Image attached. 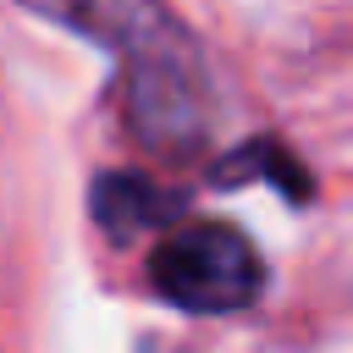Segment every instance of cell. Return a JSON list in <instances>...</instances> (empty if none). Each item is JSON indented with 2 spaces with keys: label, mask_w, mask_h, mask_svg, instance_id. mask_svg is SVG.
I'll return each instance as SVG.
<instances>
[{
  "label": "cell",
  "mask_w": 353,
  "mask_h": 353,
  "mask_svg": "<svg viewBox=\"0 0 353 353\" xmlns=\"http://www.w3.org/2000/svg\"><path fill=\"white\" fill-rule=\"evenodd\" d=\"M149 287L188 314H232L259 298L265 259L232 221H188L160 232L149 254Z\"/></svg>",
  "instance_id": "obj_1"
},
{
  "label": "cell",
  "mask_w": 353,
  "mask_h": 353,
  "mask_svg": "<svg viewBox=\"0 0 353 353\" xmlns=\"http://www.w3.org/2000/svg\"><path fill=\"white\" fill-rule=\"evenodd\" d=\"M176 215H182V204L165 188H154L149 176L110 171L94 182V221L110 232V243H138L149 232H165Z\"/></svg>",
  "instance_id": "obj_2"
},
{
  "label": "cell",
  "mask_w": 353,
  "mask_h": 353,
  "mask_svg": "<svg viewBox=\"0 0 353 353\" xmlns=\"http://www.w3.org/2000/svg\"><path fill=\"white\" fill-rule=\"evenodd\" d=\"M254 176H270L287 199H309V171L292 160V149H281V143H270V138H259V143H243V149H232L221 165H215V182L221 188H232V182H254Z\"/></svg>",
  "instance_id": "obj_3"
}]
</instances>
